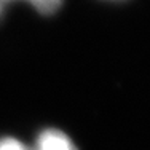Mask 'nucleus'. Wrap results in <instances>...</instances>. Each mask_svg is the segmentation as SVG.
<instances>
[{
	"label": "nucleus",
	"mask_w": 150,
	"mask_h": 150,
	"mask_svg": "<svg viewBox=\"0 0 150 150\" xmlns=\"http://www.w3.org/2000/svg\"><path fill=\"white\" fill-rule=\"evenodd\" d=\"M35 150H77L74 142L58 129H46L40 133Z\"/></svg>",
	"instance_id": "1"
},
{
	"label": "nucleus",
	"mask_w": 150,
	"mask_h": 150,
	"mask_svg": "<svg viewBox=\"0 0 150 150\" xmlns=\"http://www.w3.org/2000/svg\"><path fill=\"white\" fill-rule=\"evenodd\" d=\"M8 2H11V0H0V15H2L3 8H5V5ZM26 2H29L30 5L34 6L35 10H38L40 13L50 15V13L56 11V10L59 8L62 0H26Z\"/></svg>",
	"instance_id": "2"
},
{
	"label": "nucleus",
	"mask_w": 150,
	"mask_h": 150,
	"mask_svg": "<svg viewBox=\"0 0 150 150\" xmlns=\"http://www.w3.org/2000/svg\"><path fill=\"white\" fill-rule=\"evenodd\" d=\"M0 150H29L27 147H24L19 141L13 137H3L0 139Z\"/></svg>",
	"instance_id": "3"
}]
</instances>
